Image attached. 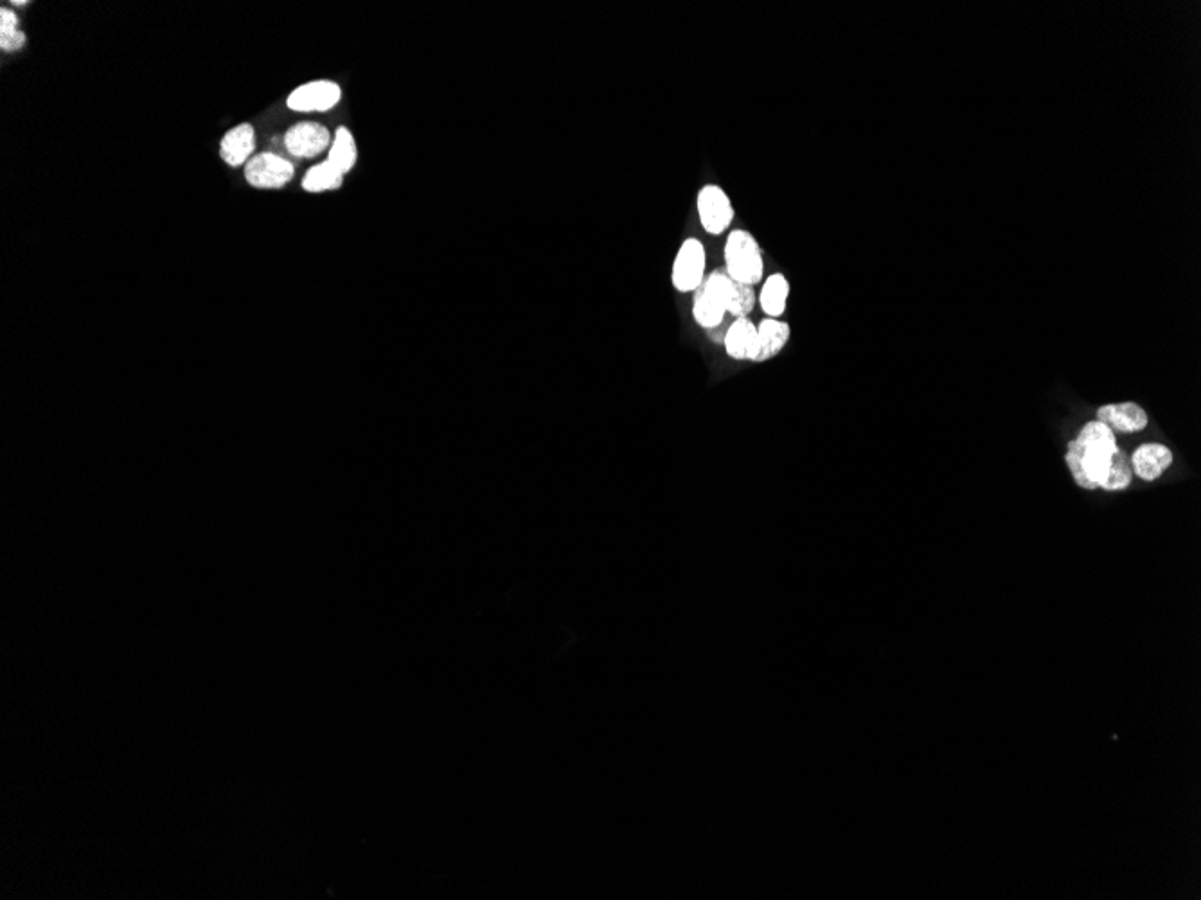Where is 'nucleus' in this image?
Listing matches in <instances>:
<instances>
[{"instance_id": "a211bd4d", "label": "nucleus", "mask_w": 1201, "mask_h": 900, "mask_svg": "<svg viewBox=\"0 0 1201 900\" xmlns=\"http://www.w3.org/2000/svg\"><path fill=\"white\" fill-rule=\"evenodd\" d=\"M26 35L18 29L17 15L9 9L0 11V47L4 51H18L26 44Z\"/></svg>"}, {"instance_id": "9b49d317", "label": "nucleus", "mask_w": 1201, "mask_h": 900, "mask_svg": "<svg viewBox=\"0 0 1201 900\" xmlns=\"http://www.w3.org/2000/svg\"><path fill=\"white\" fill-rule=\"evenodd\" d=\"M727 354L739 362H756L759 353V333L748 317L734 318L723 340Z\"/></svg>"}, {"instance_id": "9d476101", "label": "nucleus", "mask_w": 1201, "mask_h": 900, "mask_svg": "<svg viewBox=\"0 0 1201 900\" xmlns=\"http://www.w3.org/2000/svg\"><path fill=\"white\" fill-rule=\"evenodd\" d=\"M1097 421L1106 424L1113 433L1142 432L1148 426V414L1137 403H1115L1097 410Z\"/></svg>"}, {"instance_id": "f03ea898", "label": "nucleus", "mask_w": 1201, "mask_h": 900, "mask_svg": "<svg viewBox=\"0 0 1201 900\" xmlns=\"http://www.w3.org/2000/svg\"><path fill=\"white\" fill-rule=\"evenodd\" d=\"M734 279L725 270H714L705 275L702 284L694 292L693 315L698 326L714 329L725 322L729 313L730 293Z\"/></svg>"}, {"instance_id": "7ed1b4c3", "label": "nucleus", "mask_w": 1201, "mask_h": 900, "mask_svg": "<svg viewBox=\"0 0 1201 900\" xmlns=\"http://www.w3.org/2000/svg\"><path fill=\"white\" fill-rule=\"evenodd\" d=\"M725 265V272L738 283L756 286L763 279V252L750 232H730L725 245Z\"/></svg>"}, {"instance_id": "20e7f679", "label": "nucleus", "mask_w": 1201, "mask_h": 900, "mask_svg": "<svg viewBox=\"0 0 1201 900\" xmlns=\"http://www.w3.org/2000/svg\"><path fill=\"white\" fill-rule=\"evenodd\" d=\"M705 248L702 241L689 238L678 250L671 281L680 293H694L705 279Z\"/></svg>"}, {"instance_id": "f3484780", "label": "nucleus", "mask_w": 1201, "mask_h": 900, "mask_svg": "<svg viewBox=\"0 0 1201 900\" xmlns=\"http://www.w3.org/2000/svg\"><path fill=\"white\" fill-rule=\"evenodd\" d=\"M1131 478H1133V469H1131L1130 459L1119 448L1117 453H1115V457H1113L1112 466H1110V471H1108L1101 489H1104V491H1124L1126 487L1130 486Z\"/></svg>"}, {"instance_id": "f8f14e48", "label": "nucleus", "mask_w": 1201, "mask_h": 900, "mask_svg": "<svg viewBox=\"0 0 1201 900\" xmlns=\"http://www.w3.org/2000/svg\"><path fill=\"white\" fill-rule=\"evenodd\" d=\"M254 150H256V132L250 124H240V126L232 128L231 132L223 135L222 144H220V155H222L223 162L232 168L249 164Z\"/></svg>"}, {"instance_id": "1a4fd4ad", "label": "nucleus", "mask_w": 1201, "mask_h": 900, "mask_svg": "<svg viewBox=\"0 0 1201 900\" xmlns=\"http://www.w3.org/2000/svg\"><path fill=\"white\" fill-rule=\"evenodd\" d=\"M1130 462L1133 473L1140 480L1155 482L1173 466V453L1164 444L1151 442V444H1142L1133 451Z\"/></svg>"}, {"instance_id": "ddd939ff", "label": "nucleus", "mask_w": 1201, "mask_h": 900, "mask_svg": "<svg viewBox=\"0 0 1201 900\" xmlns=\"http://www.w3.org/2000/svg\"><path fill=\"white\" fill-rule=\"evenodd\" d=\"M759 353H757L756 362H768L775 358L777 354L783 351L786 344L790 342L792 329L777 318H765L759 327Z\"/></svg>"}, {"instance_id": "423d86ee", "label": "nucleus", "mask_w": 1201, "mask_h": 900, "mask_svg": "<svg viewBox=\"0 0 1201 900\" xmlns=\"http://www.w3.org/2000/svg\"><path fill=\"white\" fill-rule=\"evenodd\" d=\"M342 99V89L335 81L319 80L304 83L288 96L286 105L294 112L312 114V112H328L339 105Z\"/></svg>"}, {"instance_id": "2eb2a0df", "label": "nucleus", "mask_w": 1201, "mask_h": 900, "mask_svg": "<svg viewBox=\"0 0 1201 900\" xmlns=\"http://www.w3.org/2000/svg\"><path fill=\"white\" fill-rule=\"evenodd\" d=\"M790 295V284L783 274L770 275L759 295V304L768 318L781 317Z\"/></svg>"}, {"instance_id": "dca6fc26", "label": "nucleus", "mask_w": 1201, "mask_h": 900, "mask_svg": "<svg viewBox=\"0 0 1201 900\" xmlns=\"http://www.w3.org/2000/svg\"><path fill=\"white\" fill-rule=\"evenodd\" d=\"M344 186V175L330 166L328 162L317 164L308 169L303 178V189L308 193H328L337 191Z\"/></svg>"}, {"instance_id": "0eeeda50", "label": "nucleus", "mask_w": 1201, "mask_h": 900, "mask_svg": "<svg viewBox=\"0 0 1201 900\" xmlns=\"http://www.w3.org/2000/svg\"><path fill=\"white\" fill-rule=\"evenodd\" d=\"M333 135L326 126L313 121L297 123L285 133V148L295 159H313L330 150Z\"/></svg>"}, {"instance_id": "39448f33", "label": "nucleus", "mask_w": 1201, "mask_h": 900, "mask_svg": "<svg viewBox=\"0 0 1201 900\" xmlns=\"http://www.w3.org/2000/svg\"><path fill=\"white\" fill-rule=\"evenodd\" d=\"M294 164L276 153H259L245 166V178L250 186L258 189H281L292 182Z\"/></svg>"}, {"instance_id": "6ab92c4d", "label": "nucleus", "mask_w": 1201, "mask_h": 900, "mask_svg": "<svg viewBox=\"0 0 1201 900\" xmlns=\"http://www.w3.org/2000/svg\"><path fill=\"white\" fill-rule=\"evenodd\" d=\"M756 292L754 286L750 284L738 283L734 281L732 284V293L729 300V315L734 318H745L756 308Z\"/></svg>"}, {"instance_id": "6e6552de", "label": "nucleus", "mask_w": 1201, "mask_h": 900, "mask_svg": "<svg viewBox=\"0 0 1201 900\" xmlns=\"http://www.w3.org/2000/svg\"><path fill=\"white\" fill-rule=\"evenodd\" d=\"M698 214L703 229L712 236H720L729 229L734 220V209L729 196L718 186H705L698 193Z\"/></svg>"}, {"instance_id": "4468645a", "label": "nucleus", "mask_w": 1201, "mask_h": 900, "mask_svg": "<svg viewBox=\"0 0 1201 900\" xmlns=\"http://www.w3.org/2000/svg\"><path fill=\"white\" fill-rule=\"evenodd\" d=\"M356 160H358V148H356L355 137L349 128L340 126L333 135L326 162L346 177L347 173L355 168Z\"/></svg>"}, {"instance_id": "f257e3e1", "label": "nucleus", "mask_w": 1201, "mask_h": 900, "mask_svg": "<svg viewBox=\"0 0 1201 900\" xmlns=\"http://www.w3.org/2000/svg\"><path fill=\"white\" fill-rule=\"evenodd\" d=\"M1119 450L1115 433L1099 421L1086 423L1074 441L1068 442V469L1076 484L1083 489H1099L1112 466L1113 457Z\"/></svg>"}]
</instances>
